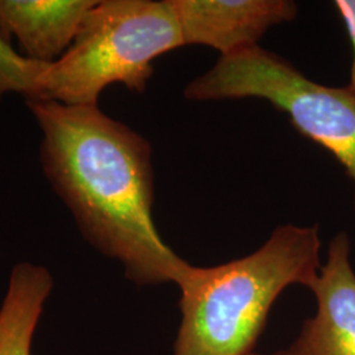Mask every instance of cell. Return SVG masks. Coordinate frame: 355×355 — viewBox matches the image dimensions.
I'll use <instances>...</instances> for the list:
<instances>
[{"instance_id":"obj_1","label":"cell","mask_w":355,"mask_h":355,"mask_svg":"<svg viewBox=\"0 0 355 355\" xmlns=\"http://www.w3.org/2000/svg\"><path fill=\"white\" fill-rule=\"evenodd\" d=\"M42 130L40 158L83 237L139 286L178 284L191 266L153 220L152 146L98 105L26 101Z\"/></svg>"},{"instance_id":"obj_2","label":"cell","mask_w":355,"mask_h":355,"mask_svg":"<svg viewBox=\"0 0 355 355\" xmlns=\"http://www.w3.org/2000/svg\"><path fill=\"white\" fill-rule=\"evenodd\" d=\"M318 227L280 225L259 249L212 267L191 265L178 283L174 355H250L272 305L290 286L318 279Z\"/></svg>"},{"instance_id":"obj_3","label":"cell","mask_w":355,"mask_h":355,"mask_svg":"<svg viewBox=\"0 0 355 355\" xmlns=\"http://www.w3.org/2000/svg\"><path fill=\"white\" fill-rule=\"evenodd\" d=\"M183 46L171 0L96 1L71 46L51 64L40 99L98 105L103 89L112 83L144 92L153 62Z\"/></svg>"},{"instance_id":"obj_4","label":"cell","mask_w":355,"mask_h":355,"mask_svg":"<svg viewBox=\"0 0 355 355\" xmlns=\"http://www.w3.org/2000/svg\"><path fill=\"white\" fill-rule=\"evenodd\" d=\"M184 96L195 102L255 98L271 103L299 133L334 155L355 189V94L347 87L316 83L255 45L221 57L187 85Z\"/></svg>"},{"instance_id":"obj_5","label":"cell","mask_w":355,"mask_h":355,"mask_svg":"<svg viewBox=\"0 0 355 355\" xmlns=\"http://www.w3.org/2000/svg\"><path fill=\"white\" fill-rule=\"evenodd\" d=\"M346 233L334 236L328 259L311 286L316 313L305 320L296 340L274 355H355V272Z\"/></svg>"},{"instance_id":"obj_6","label":"cell","mask_w":355,"mask_h":355,"mask_svg":"<svg viewBox=\"0 0 355 355\" xmlns=\"http://www.w3.org/2000/svg\"><path fill=\"white\" fill-rule=\"evenodd\" d=\"M186 45H204L221 57L255 46L272 26L291 21V0H171Z\"/></svg>"},{"instance_id":"obj_7","label":"cell","mask_w":355,"mask_h":355,"mask_svg":"<svg viewBox=\"0 0 355 355\" xmlns=\"http://www.w3.org/2000/svg\"><path fill=\"white\" fill-rule=\"evenodd\" d=\"M95 0H0V36L17 38L26 58L53 64L76 40Z\"/></svg>"},{"instance_id":"obj_8","label":"cell","mask_w":355,"mask_h":355,"mask_svg":"<svg viewBox=\"0 0 355 355\" xmlns=\"http://www.w3.org/2000/svg\"><path fill=\"white\" fill-rule=\"evenodd\" d=\"M53 278L45 267L28 262L13 267L0 308V355H32V343Z\"/></svg>"},{"instance_id":"obj_9","label":"cell","mask_w":355,"mask_h":355,"mask_svg":"<svg viewBox=\"0 0 355 355\" xmlns=\"http://www.w3.org/2000/svg\"><path fill=\"white\" fill-rule=\"evenodd\" d=\"M51 64L38 62L13 51L0 36V98L4 94H23L26 101L40 99L44 78Z\"/></svg>"},{"instance_id":"obj_10","label":"cell","mask_w":355,"mask_h":355,"mask_svg":"<svg viewBox=\"0 0 355 355\" xmlns=\"http://www.w3.org/2000/svg\"><path fill=\"white\" fill-rule=\"evenodd\" d=\"M334 7L343 19L345 29L347 32V37L350 40L352 49H353L350 78H349V85L346 87L355 94V0H336Z\"/></svg>"},{"instance_id":"obj_11","label":"cell","mask_w":355,"mask_h":355,"mask_svg":"<svg viewBox=\"0 0 355 355\" xmlns=\"http://www.w3.org/2000/svg\"><path fill=\"white\" fill-rule=\"evenodd\" d=\"M250 355H259V354H257V353H253V354H250Z\"/></svg>"}]
</instances>
